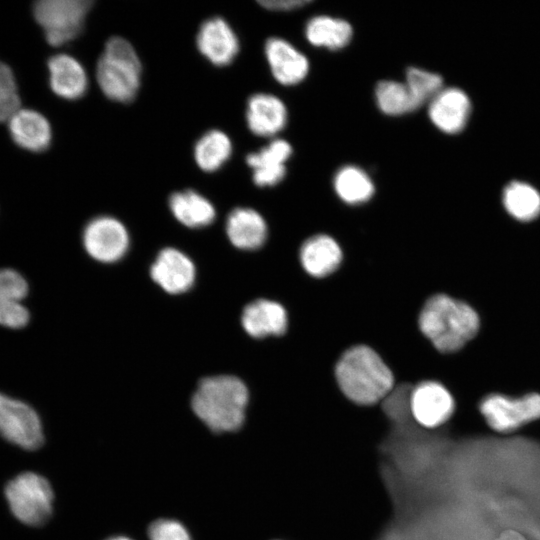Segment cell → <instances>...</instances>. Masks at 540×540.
<instances>
[{"mask_svg":"<svg viewBox=\"0 0 540 540\" xmlns=\"http://www.w3.org/2000/svg\"><path fill=\"white\" fill-rule=\"evenodd\" d=\"M141 62L132 44L114 36L107 40L96 64V81L103 94L116 102H131L141 82Z\"/></svg>","mask_w":540,"mask_h":540,"instance_id":"cell-4","label":"cell"},{"mask_svg":"<svg viewBox=\"0 0 540 540\" xmlns=\"http://www.w3.org/2000/svg\"><path fill=\"white\" fill-rule=\"evenodd\" d=\"M418 107L429 103L443 88V79L440 75L417 67L406 70V81Z\"/></svg>","mask_w":540,"mask_h":540,"instance_id":"cell-29","label":"cell"},{"mask_svg":"<svg viewBox=\"0 0 540 540\" xmlns=\"http://www.w3.org/2000/svg\"><path fill=\"white\" fill-rule=\"evenodd\" d=\"M169 208L180 223L190 228L207 226L216 216L212 203L194 190L173 193L169 198Z\"/></svg>","mask_w":540,"mask_h":540,"instance_id":"cell-23","label":"cell"},{"mask_svg":"<svg viewBox=\"0 0 540 540\" xmlns=\"http://www.w3.org/2000/svg\"><path fill=\"white\" fill-rule=\"evenodd\" d=\"M305 36L313 46L339 50L349 44L353 36V29L346 20L318 15L307 22Z\"/></svg>","mask_w":540,"mask_h":540,"instance_id":"cell-24","label":"cell"},{"mask_svg":"<svg viewBox=\"0 0 540 540\" xmlns=\"http://www.w3.org/2000/svg\"><path fill=\"white\" fill-rule=\"evenodd\" d=\"M240 321L246 334L258 340L283 337L289 328L287 309L267 297L256 298L245 305Z\"/></svg>","mask_w":540,"mask_h":540,"instance_id":"cell-11","label":"cell"},{"mask_svg":"<svg viewBox=\"0 0 540 540\" xmlns=\"http://www.w3.org/2000/svg\"><path fill=\"white\" fill-rule=\"evenodd\" d=\"M431 122L446 134L461 132L471 113L469 97L461 89L442 88L428 103Z\"/></svg>","mask_w":540,"mask_h":540,"instance_id":"cell-14","label":"cell"},{"mask_svg":"<svg viewBox=\"0 0 540 540\" xmlns=\"http://www.w3.org/2000/svg\"><path fill=\"white\" fill-rule=\"evenodd\" d=\"M197 48L216 66L229 65L239 51V40L232 27L221 17L204 21L197 33Z\"/></svg>","mask_w":540,"mask_h":540,"instance_id":"cell-13","label":"cell"},{"mask_svg":"<svg viewBox=\"0 0 540 540\" xmlns=\"http://www.w3.org/2000/svg\"><path fill=\"white\" fill-rule=\"evenodd\" d=\"M49 84L61 98L76 100L88 89V76L83 65L68 54H56L48 60Z\"/></svg>","mask_w":540,"mask_h":540,"instance_id":"cell-21","label":"cell"},{"mask_svg":"<svg viewBox=\"0 0 540 540\" xmlns=\"http://www.w3.org/2000/svg\"><path fill=\"white\" fill-rule=\"evenodd\" d=\"M334 378L341 394L359 407L379 404L396 385L392 369L366 344L351 346L341 354L334 366Z\"/></svg>","mask_w":540,"mask_h":540,"instance_id":"cell-1","label":"cell"},{"mask_svg":"<svg viewBox=\"0 0 540 540\" xmlns=\"http://www.w3.org/2000/svg\"><path fill=\"white\" fill-rule=\"evenodd\" d=\"M83 244L91 257L100 262L111 263L123 257L129 246V236L119 220L100 216L86 225Z\"/></svg>","mask_w":540,"mask_h":540,"instance_id":"cell-10","label":"cell"},{"mask_svg":"<svg viewBox=\"0 0 540 540\" xmlns=\"http://www.w3.org/2000/svg\"><path fill=\"white\" fill-rule=\"evenodd\" d=\"M333 187L339 199L351 206L368 202L375 193L370 176L355 165L341 167L334 175Z\"/></svg>","mask_w":540,"mask_h":540,"instance_id":"cell-25","label":"cell"},{"mask_svg":"<svg viewBox=\"0 0 540 540\" xmlns=\"http://www.w3.org/2000/svg\"><path fill=\"white\" fill-rule=\"evenodd\" d=\"M226 233L233 246L244 251L260 249L267 241L269 229L264 217L255 209L238 207L227 217Z\"/></svg>","mask_w":540,"mask_h":540,"instance_id":"cell-19","label":"cell"},{"mask_svg":"<svg viewBox=\"0 0 540 540\" xmlns=\"http://www.w3.org/2000/svg\"><path fill=\"white\" fill-rule=\"evenodd\" d=\"M91 6L90 0H41L34 4L33 14L47 42L61 46L82 31Z\"/></svg>","mask_w":540,"mask_h":540,"instance_id":"cell-6","label":"cell"},{"mask_svg":"<svg viewBox=\"0 0 540 540\" xmlns=\"http://www.w3.org/2000/svg\"><path fill=\"white\" fill-rule=\"evenodd\" d=\"M8 129L13 141L31 152L45 151L52 140L50 123L35 110H17L8 120Z\"/></svg>","mask_w":540,"mask_h":540,"instance_id":"cell-22","label":"cell"},{"mask_svg":"<svg viewBox=\"0 0 540 540\" xmlns=\"http://www.w3.org/2000/svg\"><path fill=\"white\" fill-rule=\"evenodd\" d=\"M375 100L378 108L390 116L404 115L419 108L405 82L379 81L375 87Z\"/></svg>","mask_w":540,"mask_h":540,"instance_id":"cell-28","label":"cell"},{"mask_svg":"<svg viewBox=\"0 0 540 540\" xmlns=\"http://www.w3.org/2000/svg\"><path fill=\"white\" fill-rule=\"evenodd\" d=\"M152 279L166 292L187 291L195 280V266L185 254L174 248L163 249L151 266Z\"/></svg>","mask_w":540,"mask_h":540,"instance_id":"cell-17","label":"cell"},{"mask_svg":"<svg viewBox=\"0 0 540 540\" xmlns=\"http://www.w3.org/2000/svg\"><path fill=\"white\" fill-rule=\"evenodd\" d=\"M344 254L339 242L327 233L305 239L298 252L303 271L313 279H326L338 271Z\"/></svg>","mask_w":540,"mask_h":540,"instance_id":"cell-12","label":"cell"},{"mask_svg":"<svg viewBox=\"0 0 540 540\" xmlns=\"http://www.w3.org/2000/svg\"><path fill=\"white\" fill-rule=\"evenodd\" d=\"M246 122L250 131L255 135L274 136L286 125V106L281 99L272 94H253L247 101Z\"/></svg>","mask_w":540,"mask_h":540,"instance_id":"cell-20","label":"cell"},{"mask_svg":"<svg viewBox=\"0 0 540 540\" xmlns=\"http://www.w3.org/2000/svg\"><path fill=\"white\" fill-rule=\"evenodd\" d=\"M29 285L25 277L11 268L0 269V325L22 329L30 321L29 310L21 301L28 296Z\"/></svg>","mask_w":540,"mask_h":540,"instance_id":"cell-15","label":"cell"},{"mask_svg":"<svg viewBox=\"0 0 540 540\" xmlns=\"http://www.w3.org/2000/svg\"><path fill=\"white\" fill-rule=\"evenodd\" d=\"M20 98L12 70L0 61V122L19 110Z\"/></svg>","mask_w":540,"mask_h":540,"instance_id":"cell-30","label":"cell"},{"mask_svg":"<svg viewBox=\"0 0 540 540\" xmlns=\"http://www.w3.org/2000/svg\"><path fill=\"white\" fill-rule=\"evenodd\" d=\"M194 159L204 172H214L230 158L232 142L221 130L212 129L203 134L194 146Z\"/></svg>","mask_w":540,"mask_h":540,"instance_id":"cell-26","label":"cell"},{"mask_svg":"<svg viewBox=\"0 0 540 540\" xmlns=\"http://www.w3.org/2000/svg\"><path fill=\"white\" fill-rule=\"evenodd\" d=\"M417 324L435 351L449 354L460 350L475 337L480 318L467 302L439 292L424 302Z\"/></svg>","mask_w":540,"mask_h":540,"instance_id":"cell-2","label":"cell"},{"mask_svg":"<svg viewBox=\"0 0 540 540\" xmlns=\"http://www.w3.org/2000/svg\"><path fill=\"white\" fill-rule=\"evenodd\" d=\"M249 402L246 384L233 375L207 377L200 381L191 399L196 416L213 432H234L245 421Z\"/></svg>","mask_w":540,"mask_h":540,"instance_id":"cell-3","label":"cell"},{"mask_svg":"<svg viewBox=\"0 0 540 540\" xmlns=\"http://www.w3.org/2000/svg\"><path fill=\"white\" fill-rule=\"evenodd\" d=\"M506 211L521 222H529L540 215V193L531 185L514 181L503 191Z\"/></svg>","mask_w":540,"mask_h":540,"instance_id":"cell-27","label":"cell"},{"mask_svg":"<svg viewBox=\"0 0 540 540\" xmlns=\"http://www.w3.org/2000/svg\"><path fill=\"white\" fill-rule=\"evenodd\" d=\"M150 540H191L186 528L172 519H158L148 528Z\"/></svg>","mask_w":540,"mask_h":540,"instance_id":"cell-31","label":"cell"},{"mask_svg":"<svg viewBox=\"0 0 540 540\" xmlns=\"http://www.w3.org/2000/svg\"><path fill=\"white\" fill-rule=\"evenodd\" d=\"M0 436L26 451H35L45 441L41 418L27 402L0 392Z\"/></svg>","mask_w":540,"mask_h":540,"instance_id":"cell-7","label":"cell"},{"mask_svg":"<svg viewBox=\"0 0 540 540\" xmlns=\"http://www.w3.org/2000/svg\"><path fill=\"white\" fill-rule=\"evenodd\" d=\"M411 418L422 428L435 429L445 424L455 411L450 390L437 380L416 383L410 394Z\"/></svg>","mask_w":540,"mask_h":540,"instance_id":"cell-9","label":"cell"},{"mask_svg":"<svg viewBox=\"0 0 540 540\" xmlns=\"http://www.w3.org/2000/svg\"><path fill=\"white\" fill-rule=\"evenodd\" d=\"M4 496L11 514L26 526L41 527L52 517L54 492L39 473L17 474L5 484Z\"/></svg>","mask_w":540,"mask_h":540,"instance_id":"cell-5","label":"cell"},{"mask_svg":"<svg viewBox=\"0 0 540 540\" xmlns=\"http://www.w3.org/2000/svg\"><path fill=\"white\" fill-rule=\"evenodd\" d=\"M106 540H132L126 536H113V537H110Z\"/></svg>","mask_w":540,"mask_h":540,"instance_id":"cell-34","label":"cell"},{"mask_svg":"<svg viewBox=\"0 0 540 540\" xmlns=\"http://www.w3.org/2000/svg\"><path fill=\"white\" fill-rule=\"evenodd\" d=\"M479 410L492 430L510 433L540 419V394L528 393L520 397L490 394L481 401Z\"/></svg>","mask_w":540,"mask_h":540,"instance_id":"cell-8","label":"cell"},{"mask_svg":"<svg viewBox=\"0 0 540 540\" xmlns=\"http://www.w3.org/2000/svg\"><path fill=\"white\" fill-rule=\"evenodd\" d=\"M495 540H529V539L520 531L514 528H507L501 531Z\"/></svg>","mask_w":540,"mask_h":540,"instance_id":"cell-33","label":"cell"},{"mask_svg":"<svg viewBox=\"0 0 540 540\" xmlns=\"http://www.w3.org/2000/svg\"><path fill=\"white\" fill-rule=\"evenodd\" d=\"M310 2L309 0H263L258 3L272 11H291L308 5Z\"/></svg>","mask_w":540,"mask_h":540,"instance_id":"cell-32","label":"cell"},{"mask_svg":"<svg viewBox=\"0 0 540 540\" xmlns=\"http://www.w3.org/2000/svg\"><path fill=\"white\" fill-rule=\"evenodd\" d=\"M265 56L275 80L291 86L304 80L309 72V61L287 40L279 37L267 39Z\"/></svg>","mask_w":540,"mask_h":540,"instance_id":"cell-16","label":"cell"},{"mask_svg":"<svg viewBox=\"0 0 540 540\" xmlns=\"http://www.w3.org/2000/svg\"><path fill=\"white\" fill-rule=\"evenodd\" d=\"M292 147L283 139H275L266 147L247 155L246 163L252 169L253 182L259 187L280 183L286 175L285 162L292 155Z\"/></svg>","mask_w":540,"mask_h":540,"instance_id":"cell-18","label":"cell"}]
</instances>
